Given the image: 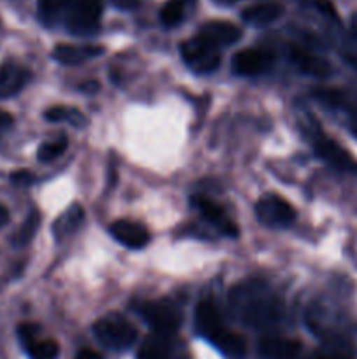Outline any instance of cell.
Here are the masks:
<instances>
[{
  "label": "cell",
  "mask_w": 357,
  "mask_h": 359,
  "mask_svg": "<svg viewBox=\"0 0 357 359\" xmlns=\"http://www.w3.org/2000/svg\"><path fill=\"white\" fill-rule=\"evenodd\" d=\"M195 326L196 332L209 340L210 344L217 347L227 358H241L247 353V342L241 335L231 332L224 325L216 304L210 300L200 302L195 312Z\"/></svg>",
  "instance_id": "1"
},
{
  "label": "cell",
  "mask_w": 357,
  "mask_h": 359,
  "mask_svg": "<svg viewBox=\"0 0 357 359\" xmlns=\"http://www.w3.org/2000/svg\"><path fill=\"white\" fill-rule=\"evenodd\" d=\"M136 359H189L188 356H181L177 353V342L174 335H163V333H154L144 340L140 346Z\"/></svg>",
  "instance_id": "13"
},
{
  "label": "cell",
  "mask_w": 357,
  "mask_h": 359,
  "mask_svg": "<svg viewBox=\"0 0 357 359\" xmlns=\"http://www.w3.org/2000/svg\"><path fill=\"white\" fill-rule=\"evenodd\" d=\"M10 181L16 182V184H30V182L34 181V175L27 170H20L14 172V174L10 175Z\"/></svg>",
  "instance_id": "26"
},
{
  "label": "cell",
  "mask_w": 357,
  "mask_h": 359,
  "mask_svg": "<svg viewBox=\"0 0 357 359\" xmlns=\"http://www.w3.org/2000/svg\"><path fill=\"white\" fill-rule=\"evenodd\" d=\"M255 216L266 226H289L296 219V210L280 195H268L258 202Z\"/></svg>",
  "instance_id": "7"
},
{
  "label": "cell",
  "mask_w": 357,
  "mask_h": 359,
  "mask_svg": "<svg viewBox=\"0 0 357 359\" xmlns=\"http://www.w3.org/2000/svg\"><path fill=\"white\" fill-rule=\"evenodd\" d=\"M104 0H76L70 7L66 25L76 35H90L100 27Z\"/></svg>",
  "instance_id": "6"
},
{
  "label": "cell",
  "mask_w": 357,
  "mask_h": 359,
  "mask_svg": "<svg viewBox=\"0 0 357 359\" xmlns=\"http://www.w3.org/2000/svg\"><path fill=\"white\" fill-rule=\"evenodd\" d=\"M314 359H345V358L338 356V354H317Z\"/></svg>",
  "instance_id": "32"
},
{
  "label": "cell",
  "mask_w": 357,
  "mask_h": 359,
  "mask_svg": "<svg viewBox=\"0 0 357 359\" xmlns=\"http://www.w3.org/2000/svg\"><path fill=\"white\" fill-rule=\"evenodd\" d=\"M7 221H9V212H7L6 207L0 205V228H2Z\"/></svg>",
  "instance_id": "31"
},
{
  "label": "cell",
  "mask_w": 357,
  "mask_h": 359,
  "mask_svg": "<svg viewBox=\"0 0 357 359\" xmlns=\"http://www.w3.org/2000/svg\"><path fill=\"white\" fill-rule=\"evenodd\" d=\"M191 205L198 210L200 214L203 216V219L209 221L212 226H216L220 233L227 235L231 238H237L238 237V226L237 223L230 219V216L226 214V210L216 203L214 200L206 198V196L202 195H196L191 198Z\"/></svg>",
  "instance_id": "10"
},
{
  "label": "cell",
  "mask_w": 357,
  "mask_h": 359,
  "mask_svg": "<svg viewBox=\"0 0 357 359\" xmlns=\"http://www.w3.org/2000/svg\"><path fill=\"white\" fill-rule=\"evenodd\" d=\"M13 121H14L13 116H10L7 111H2V109H0V132L9 128V126L13 125Z\"/></svg>",
  "instance_id": "29"
},
{
  "label": "cell",
  "mask_w": 357,
  "mask_h": 359,
  "mask_svg": "<svg viewBox=\"0 0 357 359\" xmlns=\"http://www.w3.org/2000/svg\"><path fill=\"white\" fill-rule=\"evenodd\" d=\"M290 60L303 70L304 74H310L314 77H328L331 74V65L321 56L312 55L307 49H301L293 46L290 48Z\"/></svg>",
  "instance_id": "18"
},
{
  "label": "cell",
  "mask_w": 357,
  "mask_h": 359,
  "mask_svg": "<svg viewBox=\"0 0 357 359\" xmlns=\"http://www.w3.org/2000/svg\"><path fill=\"white\" fill-rule=\"evenodd\" d=\"M28 358L30 359H58L59 356V346L55 340H38L35 339L34 342L24 346Z\"/></svg>",
  "instance_id": "21"
},
{
  "label": "cell",
  "mask_w": 357,
  "mask_h": 359,
  "mask_svg": "<svg viewBox=\"0 0 357 359\" xmlns=\"http://www.w3.org/2000/svg\"><path fill=\"white\" fill-rule=\"evenodd\" d=\"M195 0H168L160 11V20L163 23V27H177L178 23H182V20L186 18L189 7L192 6Z\"/></svg>",
  "instance_id": "20"
},
{
  "label": "cell",
  "mask_w": 357,
  "mask_h": 359,
  "mask_svg": "<svg viewBox=\"0 0 357 359\" xmlns=\"http://www.w3.org/2000/svg\"><path fill=\"white\" fill-rule=\"evenodd\" d=\"M38 224H41V214L35 212V210H34V212H30V216L24 219V223L21 224L20 230H18L14 242H16L18 245L28 244V242L34 238V235H35V231H37Z\"/></svg>",
  "instance_id": "23"
},
{
  "label": "cell",
  "mask_w": 357,
  "mask_h": 359,
  "mask_svg": "<svg viewBox=\"0 0 357 359\" xmlns=\"http://www.w3.org/2000/svg\"><path fill=\"white\" fill-rule=\"evenodd\" d=\"M69 0H41L38 2V14L44 21H51L55 18H58V14L62 13L63 7L66 6Z\"/></svg>",
  "instance_id": "24"
},
{
  "label": "cell",
  "mask_w": 357,
  "mask_h": 359,
  "mask_svg": "<svg viewBox=\"0 0 357 359\" xmlns=\"http://www.w3.org/2000/svg\"><path fill=\"white\" fill-rule=\"evenodd\" d=\"M104 46L94 44H58L52 49V58L62 65H80L91 58L104 55Z\"/></svg>",
  "instance_id": "14"
},
{
  "label": "cell",
  "mask_w": 357,
  "mask_h": 359,
  "mask_svg": "<svg viewBox=\"0 0 357 359\" xmlns=\"http://www.w3.org/2000/svg\"><path fill=\"white\" fill-rule=\"evenodd\" d=\"M233 311L245 319V323L254 326H266L279 321L282 305L270 291H262L261 287L245 286L244 291H233Z\"/></svg>",
  "instance_id": "2"
},
{
  "label": "cell",
  "mask_w": 357,
  "mask_h": 359,
  "mask_svg": "<svg viewBox=\"0 0 357 359\" xmlns=\"http://www.w3.org/2000/svg\"><path fill=\"white\" fill-rule=\"evenodd\" d=\"M76 359H104V356H102L100 353H97V351L93 349H80L79 353H77Z\"/></svg>",
  "instance_id": "28"
},
{
  "label": "cell",
  "mask_w": 357,
  "mask_h": 359,
  "mask_svg": "<svg viewBox=\"0 0 357 359\" xmlns=\"http://www.w3.org/2000/svg\"><path fill=\"white\" fill-rule=\"evenodd\" d=\"M352 125H354V128H356V130H357V114H356V116H354V119H352Z\"/></svg>",
  "instance_id": "34"
},
{
  "label": "cell",
  "mask_w": 357,
  "mask_h": 359,
  "mask_svg": "<svg viewBox=\"0 0 357 359\" xmlns=\"http://www.w3.org/2000/svg\"><path fill=\"white\" fill-rule=\"evenodd\" d=\"M74 114H76L74 109L56 105V107H49L48 111L44 112V118L51 123H59V121H66V119H72Z\"/></svg>",
  "instance_id": "25"
},
{
  "label": "cell",
  "mask_w": 357,
  "mask_h": 359,
  "mask_svg": "<svg viewBox=\"0 0 357 359\" xmlns=\"http://www.w3.org/2000/svg\"><path fill=\"white\" fill-rule=\"evenodd\" d=\"M111 235L128 249H142L149 244L150 233L144 224L130 219H119L111 224Z\"/></svg>",
  "instance_id": "12"
},
{
  "label": "cell",
  "mask_w": 357,
  "mask_h": 359,
  "mask_svg": "<svg viewBox=\"0 0 357 359\" xmlns=\"http://www.w3.org/2000/svg\"><path fill=\"white\" fill-rule=\"evenodd\" d=\"M301 344L293 339L284 337H266L259 344V353L265 359H300Z\"/></svg>",
  "instance_id": "16"
},
{
  "label": "cell",
  "mask_w": 357,
  "mask_h": 359,
  "mask_svg": "<svg viewBox=\"0 0 357 359\" xmlns=\"http://www.w3.org/2000/svg\"><path fill=\"white\" fill-rule=\"evenodd\" d=\"M217 2H220V4H233V2H238V0H217Z\"/></svg>",
  "instance_id": "33"
},
{
  "label": "cell",
  "mask_w": 357,
  "mask_h": 359,
  "mask_svg": "<svg viewBox=\"0 0 357 359\" xmlns=\"http://www.w3.org/2000/svg\"><path fill=\"white\" fill-rule=\"evenodd\" d=\"M284 6L279 2H262V4H254V6H248L247 9H244L241 18H244L247 23L255 25V27H265V25L273 23V21L280 20L284 14Z\"/></svg>",
  "instance_id": "17"
},
{
  "label": "cell",
  "mask_w": 357,
  "mask_h": 359,
  "mask_svg": "<svg viewBox=\"0 0 357 359\" xmlns=\"http://www.w3.org/2000/svg\"><path fill=\"white\" fill-rule=\"evenodd\" d=\"M182 58L186 65L196 74H210L219 67L220 51L214 46L206 44L200 37L189 39L181 46Z\"/></svg>",
  "instance_id": "5"
},
{
  "label": "cell",
  "mask_w": 357,
  "mask_h": 359,
  "mask_svg": "<svg viewBox=\"0 0 357 359\" xmlns=\"http://www.w3.org/2000/svg\"><path fill=\"white\" fill-rule=\"evenodd\" d=\"M315 154L321 158L322 161H326L331 167L338 168V170L349 172V174L357 175V160L345 149V147L340 146L336 140H332L328 135H318L315 137L314 142Z\"/></svg>",
  "instance_id": "8"
},
{
  "label": "cell",
  "mask_w": 357,
  "mask_h": 359,
  "mask_svg": "<svg viewBox=\"0 0 357 359\" xmlns=\"http://www.w3.org/2000/svg\"><path fill=\"white\" fill-rule=\"evenodd\" d=\"M66 147H69V142H66V139H63V137L59 140L44 142L37 151L38 161H42V163H51V161L58 160V158L65 153Z\"/></svg>",
  "instance_id": "22"
},
{
  "label": "cell",
  "mask_w": 357,
  "mask_h": 359,
  "mask_svg": "<svg viewBox=\"0 0 357 359\" xmlns=\"http://www.w3.org/2000/svg\"><path fill=\"white\" fill-rule=\"evenodd\" d=\"M112 2L119 9H135L139 6V0H112Z\"/></svg>",
  "instance_id": "30"
},
{
  "label": "cell",
  "mask_w": 357,
  "mask_h": 359,
  "mask_svg": "<svg viewBox=\"0 0 357 359\" xmlns=\"http://www.w3.org/2000/svg\"><path fill=\"white\" fill-rule=\"evenodd\" d=\"M30 72L20 63L7 62L0 65V98H9L27 86Z\"/></svg>",
  "instance_id": "15"
},
{
  "label": "cell",
  "mask_w": 357,
  "mask_h": 359,
  "mask_svg": "<svg viewBox=\"0 0 357 359\" xmlns=\"http://www.w3.org/2000/svg\"><path fill=\"white\" fill-rule=\"evenodd\" d=\"M98 342L112 351H125L135 344L136 330L128 319L119 314H108L98 319L93 326Z\"/></svg>",
  "instance_id": "3"
},
{
  "label": "cell",
  "mask_w": 357,
  "mask_h": 359,
  "mask_svg": "<svg viewBox=\"0 0 357 359\" xmlns=\"http://www.w3.org/2000/svg\"><path fill=\"white\" fill-rule=\"evenodd\" d=\"M84 219V209L80 205H72L70 209H66L62 216L56 219L55 226H52V233L58 241L69 237L70 233L77 230L80 226Z\"/></svg>",
  "instance_id": "19"
},
{
  "label": "cell",
  "mask_w": 357,
  "mask_h": 359,
  "mask_svg": "<svg viewBox=\"0 0 357 359\" xmlns=\"http://www.w3.org/2000/svg\"><path fill=\"white\" fill-rule=\"evenodd\" d=\"M196 37H200L214 48L220 49L224 46L234 44L241 37V30L240 27L230 23V21H209V23H203L200 27Z\"/></svg>",
  "instance_id": "11"
},
{
  "label": "cell",
  "mask_w": 357,
  "mask_h": 359,
  "mask_svg": "<svg viewBox=\"0 0 357 359\" xmlns=\"http://www.w3.org/2000/svg\"><path fill=\"white\" fill-rule=\"evenodd\" d=\"M273 60V53L268 49H241L233 58V72L238 76H259L272 69Z\"/></svg>",
  "instance_id": "9"
},
{
  "label": "cell",
  "mask_w": 357,
  "mask_h": 359,
  "mask_svg": "<svg viewBox=\"0 0 357 359\" xmlns=\"http://www.w3.org/2000/svg\"><path fill=\"white\" fill-rule=\"evenodd\" d=\"M139 312L144 321L153 328L154 333H163V335H175L182 325V312L175 302L168 298L160 300L144 302L139 305Z\"/></svg>",
  "instance_id": "4"
},
{
  "label": "cell",
  "mask_w": 357,
  "mask_h": 359,
  "mask_svg": "<svg viewBox=\"0 0 357 359\" xmlns=\"http://www.w3.org/2000/svg\"><path fill=\"white\" fill-rule=\"evenodd\" d=\"M315 4H317V7H318V9H321L324 14H328V16L336 18L335 6H332V4L329 2V0H315Z\"/></svg>",
  "instance_id": "27"
}]
</instances>
